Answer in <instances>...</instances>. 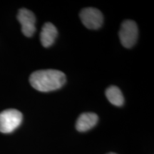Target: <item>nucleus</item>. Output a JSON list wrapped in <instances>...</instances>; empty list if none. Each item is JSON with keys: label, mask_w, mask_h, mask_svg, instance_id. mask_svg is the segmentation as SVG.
<instances>
[{"label": "nucleus", "mask_w": 154, "mask_h": 154, "mask_svg": "<svg viewBox=\"0 0 154 154\" xmlns=\"http://www.w3.org/2000/svg\"><path fill=\"white\" fill-rule=\"evenodd\" d=\"M99 117L94 113H84L76 121V128L80 132H85L93 128L97 124Z\"/></svg>", "instance_id": "obj_7"}, {"label": "nucleus", "mask_w": 154, "mask_h": 154, "mask_svg": "<svg viewBox=\"0 0 154 154\" xmlns=\"http://www.w3.org/2000/svg\"><path fill=\"white\" fill-rule=\"evenodd\" d=\"M108 154H116V153H108Z\"/></svg>", "instance_id": "obj_9"}, {"label": "nucleus", "mask_w": 154, "mask_h": 154, "mask_svg": "<svg viewBox=\"0 0 154 154\" xmlns=\"http://www.w3.org/2000/svg\"><path fill=\"white\" fill-rule=\"evenodd\" d=\"M106 96L110 103L116 106H121L124 103V98L121 90L115 86H109L106 91Z\"/></svg>", "instance_id": "obj_8"}, {"label": "nucleus", "mask_w": 154, "mask_h": 154, "mask_svg": "<svg viewBox=\"0 0 154 154\" xmlns=\"http://www.w3.org/2000/svg\"><path fill=\"white\" fill-rule=\"evenodd\" d=\"M119 35L121 43L124 47L129 49L134 47L138 36L136 23L132 20H125L121 24Z\"/></svg>", "instance_id": "obj_3"}, {"label": "nucleus", "mask_w": 154, "mask_h": 154, "mask_svg": "<svg viewBox=\"0 0 154 154\" xmlns=\"http://www.w3.org/2000/svg\"><path fill=\"white\" fill-rule=\"evenodd\" d=\"M79 17L83 24L89 29H98L103 22L102 13L99 9L93 7L83 9L80 11Z\"/></svg>", "instance_id": "obj_4"}, {"label": "nucleus", "mask_w": 154, "mask_h": 154, "mask_svg": "<svg viewBox=\"0 0 154 154\" xmlns=\"http://www.w3.org/2000/svg\"><path fill=\"white\" fill-rule=\"evenodd\" d=\"M57 35L58 31L54 25L50 22L45 23L40 33V40L42 46L46 48L51 47L54 43Z\"/></svg>", "instance_id": "obj_6"}, {"label": "nucleus", "mask_w": 154, "mask_h": 154, "mask_svg": "<svg viewBox=\"0 0 154 154\" xmlns=\"http://www.w3.org/2000/svg\"><path fill=\"white\" fill-rule=\"evenodd\" d=\"M22 114L16 109H7L0 113V132L9 134L19 127L22 121Z\"/></svg>", "instance_id": "obj_2"}, {"label": "nucleus", "mask_w": 154, "mask_h": 154, "mask_svg": "<svg viewBox=\"0 0 154 154\" xmlns=\"http://www.w3.org/2000/svg\"><path fill=\"white\" fill-rule=\"evenodd\" d=\"M17 19L22 25V32L27 37L33 36L36 32V17L32 11L21 9L17 14Z\"/></svg>", "instance_id": "obj_5"}, {"label": "nucleus", "mask_w": 154, "mask_h": 154, "mask_svg": "<svg viewBox=\"0 0 154 154\" xmlns=\"http://www.w3.org/2000/svg\"><path fill=\"white\" fill-rule=\"evenodd\" d=\"M29 82L37 91H51L62 87L66 82V75L61 71L54 69L38 70L31 74Z\"/></svg>", "instance_id": "obj_1"}]
</instances>
